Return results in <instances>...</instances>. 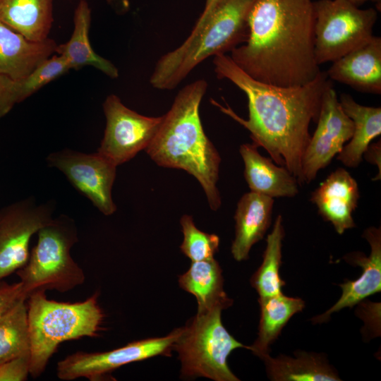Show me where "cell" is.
<instances>
[{"label": "cell", "mask_w": 381, "mask_h": 381, "mask_svg": "<svg viewBox=\"0 0 381 381\" xmlns=\"http://www.w3.org/2000/svg\"><path fill=\"white\" fill-rule=\"evenodd\" d=\"M212 62L217 78L231 81L246 94L248 119L241 118L228 104H212L246 128L253 144L303 184L301 164L311 136L309 127L317 121L323 92L332 83L326 71L306 85L284 87L253 79L225 54L214 56Z\"/></svg>", "instance_id": "obj_1"}, {"label": "cell", "mask_w": 381, "mask_h": 381, "mask_svg": "<svg viewBox=\"0 0 381 381\" xmlns=\"http://www.w3.org/2000/svg\"><path fill=\"white\" fill-rule=\"evenodd\" d=\"M248 22V39L230 57L251 78L291 87L322 71L315 58L312 0H257Z\"/></svg>", "instance_id": "obj_2"}, {"label": "cell", "mask_w": 381, "mask_h": 381, "mask_svg": "<svg viewBox=\"0 0 381 381\" xmlns=\"http://www.w3.org/2000/svg\"><path fill=\"white\" fill-rule=\"evenodd\" d=\"M199 79L181 88L151 143L145 149L159 166L179 169L200 183L212 210L221 206L217 187L221 158L206 135L200 117V105L207 90Z\"/></svg>", "instance_id": "obj_3"}, {"label": "cell", "mask_w": 381, "mask_h": 381, "mask_svg": "<svg viewBox=\"0 0 381 381\" xmlns=\"http://www.w3.org/2000/svg\"><path fill=\"white\" fill-rule=\"evenodd\" d=\"M257 0H219L201 28L162 55L150 78L155 89L176 88L201 62L231 52L248 37V16Z\"/></svg>", "instance_id": "obj_4"}, {"label": "cell", "mask_w": 381, "mask_h": 381, "mask_svg": "<svg viewBox=\"0 0 381 381\" xmlns=\"http://www.w3.org/2000/svg\"><path fill=\"white\" fill-rule=\"evenodd\" d=\"M97 294L85 301L64 303L47 299L45 291L32 293L28 300L30 339V374L39 377L63 341L83 337H95L104 313L98 305Z\"/></svg>", "instance_id": "obj_5"}, {"label": "cell", "mask_w": 381, "mask_h": 381, "mask_svg": "<svg viewBox=\"0 0 381 381\" xmlns=\"http://www.w3.org/2000/svg\"><path fill=\"white\" fill-rule=\"evenodd\" d=\"M37 234L28 262L16 271L26 298L38 290L64 293L83 284V270L71 255L78 241L75 222L61 215L53 218Z\"/></svg>", "instance_id": "obj_6"}, {"label": "cell", "mask_w": 381, "mask_h": 381, "mask_svg": "<svg viewBox=\"0 0 381 381\" xmlns=\"http://www.w3.org/2000/svg\"><path fill=\"white\" fill-rule=\"evenodd\" d=\"M220 308L197 313L187 322L175 341L173 349L181 361L184 378L203 377L215 381H238L230 370L227 358L238 348L246 346L237 341L222 324Z\"/></svg>", "instance_id": "obj_7"}, {"label": "cell", "mask_w": 381, "mask_h": 381, "mask_svg": "<svg viewBox=\"0 0 381 381\" xmlns=\"http://www.w3.org/2000/svg\"><path fill=\"white\" fill-rule=\"evenodd\" d=\"M314 52L317 64L333 62L373 36L377 11L359 8L347 0L313 1Z\"/></svg>", "instance_id": "obj_8"}, {"label": "cell", "mask_w": 381, "mask_h": 381, "mask_svg": "<svg viewBox=\"0 0 381 381\" xmlns=\"http://www.w3.org/2000/svg\"><path fill=\"white\" fill-rule=\"evenodd\" d=\"M103 110L106 127L97 152L116 166L145 150L163 121V116H147L128 108L114 94L105 99Z\"/></svg>", "instance_id": "obj_9"}, {"label": "cell", "mask_w": 381, "mask_h": 381, "mask_svg": "<svg viewBox=\"0 0 381 381\" xmlns=\"http://www.w3.org/2000/svg\"><path fill=\"white\" fill-rule=\"evenodd\" d=\"M180 331L181 327L176 328L165 337L135 341L108 351H78L58 363L57 376L63 380L79 377L99 380L126 364L157 356H170Z\"/></svg>", "instance_id": "obj_10"}, {"label": "cell", "mask_w": 381, "mask_h": 381, "mask_svg": "<svg viewBox=\"0 0 381 381\" xmlns=\"http://www.w3.org/2000/svg\"><path fill=\"white\" fill-rule=\"evenodd\" d=\"M54 208L28 198L0 210V282L28 262L30 239L53 219Z\"/></svg>", "instance_id": "obj_11"}, {"label": "cell", "mask_w": 381, "mask_h": 381, "mask_svg": "<svg viewBox=\"0 0 381 381\" xmlns=\"http://www.w3.org/2000/svg\"><path fill=\"white\" fill-rule=\"evenodd\" d=\"M317 128L302 158L303 183L312 182L343 149L353 133L352 120L344 111L332 83L323 92Z\"/></svg>", "instance_id": "obj_12"}, {"label": "cell", "mask_w": 381, "mask_h": 381, "mask_svg": "<svg viewBox=\"0 0 381 381\" xmlns=\"http://www.w3.org/2000/svg\"><path fill=\"white\" fill-rule=\"evenodd\" d=\"M47 162L61 171L102 214L111 215L116 210L111 190L117 166L107 158L97 152L85 154L64 149L49 154Z\"/></svg>", "instance_id": "obj_13"}, {"label": "cell", "mask_w": 381, "mask_h": 381, "mask_svg": "<svg viewBox=\"0 0 381 381\" xmlns=\"http://www.w3.org/2000/svg\"><path fill=\"white\" fill-rule=\"evenodd\" d=\"M370 246V253L366 256L361 252H353L344 256L345 260L351 265L360 266L362 274L354 281H346L339 286L341 295L339 300L323 314L312 319L314 323H322L328 320L331 315L344 308H352L367 297L381 291V230L370 226L363 234Z\"/></svg>", "instance_id": "obj_14"}, {"label": "cell", "mask_w": 381, "mask_h": 381, "mask_svg": "<svg viewBox=\"0 0 381 381\" xmlns=\"http://www.w3.org/2000/svg\"><path fill=\"white\" fill-rule=\"evenodd\" d=\"M360 198L358 186L343 168L332 172L311 193L310 201L319 214L329 222L339 234L356 226L352 214Z\"/></svg>", "instance_id": "obj_15"}, {"label": "cell", "mask_w": 381, "mask_h": 381, "mask_svg": "<svg viewBox=\"0 0 381 381\" xmlns=\"http://www.w3.org/2000/svg\"><path fill=\"white\" fill-rule=\"evenodd\" d=\"M330 80L360 92L381 93V37L373 36L363 45L332 62L326 71Z\"/></svg>", "instance_id": "obj_16"}, {"label": "cell", "mask_w": 381, "mask_h": 381, "mask_svg": "<svg viewBox=\"0 0 381 381\" xmlns=\"http://www.w3.org/2000/svg\"><path fill=\"white\" fill-rule=\"evenodd\" d=\"M56 47L49 37L41 42L30 41L0 20V74L22 80L55 54Z\"/></svg>", "instance_id": "obj_17"}, {"label": "cell", "mask_w": 381, "mask_h": 381, "mask_svg": "<svg viewBox=\"0 0 381 381\" xmlns=\"http://www.w3.org/2000/svg\"><path fill=\"white\" fill-rule=\"evenodd\" d=\"M273 205L274 198L253 191L241 196L234 215L235 237L231 247L235 260H247L252 246L263 238L271 224Z\"/></svg>", "instance_id": "obj_18"}, {"label": "cell", "mask_w": 381, "mask_h": 381, "mask_svg": "<svg viewBox=\"0 0 381 381\" xmlns=\"http://www.w3.org/2000/svg\"><path fill=\"white\" fill-rule=\"evenodd\" d=\"M244 177L250 191L270 198H293L298 193L297 178L286 167L277 165L258 151L253 143L240 146Z\"/></svg>", "instance_id": "obj_19"}, {"label": "cell", "mask_w": 381, "mask_h": 381, "mask_svg": "<svg viewBox=\"0 0 381 381\" xmlns=\"http://www.w3.org/2000/svg\"><path fill=\"white\" fill-rule=\"evenodd\" d=\"M91 10L85 0H80L74 12V28L66 43L57 44L55 53L63 56L71 69L91 66L111 78L119 77V70L110 61L97 54L89 40Z\"/></svg>", "instance_id": "obj_20"}, {"label": "cell", "mask_w": 381, "mask_h": 381, "mask_svg": "<svg viewBox=\"0 0 381 381\" xmlns=\"http://www.w3.org/2000/svg\"><path fill=\"white\" fill-rule=\"evenodd\" d=\"M339 102L353 123L349 143L337 155V159L347 167H358L371 141L381 134V108L358 104L348 94H341Z\"/></svg>", "instance_id": "obj_21"}, {"label": "cell", "mask_w": 381, "mask_h": 381, "mask_svg": "<svg viewBox=\"0 0 381 381\" xmlns=\"http://www.w3.org/2000/svg\"><path fill=\"white\" fill-rule=\"evenodd\" d=\"M179 284L196 298L197 313L215 308L224 310L232 305L224 290L222 270L214 258L192 262L188 270L179 276Z\"/></svg>", "instance_id": "obj_22"}, {"label": "cell", "mask_w": 381, "mask_h": 381, "mask_svg": "<svg viewBox=\"0 0 381 381\" xmlns=\"http://www.w3.org/2000/svg\"><path fill=\"white\" fill-rule=\"evenodd\" d=\"M294 356L270 354L262 358L267 375L273 381H338L337 370L322 353L296 351Z\"/></svg>", "instance_id": "obj_23"}, {"label": "cell", "mask_w": 381, "mask_h": 381, "mask_svg": "<svg viewBox=\"0 0 381 381\" xmlns=\"http://www.w3.org/2000/svg\"><path fill=\"white\" fill-rule=\"evenodd\" d=\"M54 0H0V20L25 38L41 42L52 27Z\"/></svg>", "instance_id": "obj_24"}, {"label": "cell", "mask_w": 381, "mask_h": 381, "mask_svg": "<svg viewBox=\"0 0 381 381\" xmlns=\"http://www.w3.org/2000/svg\"><path fill=\"white\" fill-rule=\"evenodd\" d=\"M260 318L258 337L249 350L260 358L270 354V346L277 339L290 318L305 308V301L283 293L259 298Z\"/></svg>", "instance_id": "obj_25"}, {"label": "cell", "mask_w": 381, "mask_h": 381, "mask_svg": "<svg viewBox=\"0 0 381 381\" xmlns=\"http://www.w3.org/2000/svg\"><path fill=\"white\" fill-rule=\"evenodd\" d=\"M285 236L282 216L276 218L270 234L267 236L262 262L250 279L252 286L259 298H265L283 293L285 282L280 277L282 242Z\"/></svg>", "instance_id": "obj_26"}, {"label": "cell", "mask_w": 381, "mask_h": 381, "mask_svg": "<svg viewBox=\"0 0 381 381\" xmlns=\"http://www.w3.org/2000/svg\"><path fill=\"white\" fill-rule=\"evenodd\" d=\"M22 298L0 315V363L30 353L28 306Z\"/></svg>", "instance_id": "obj_27"}, {"label": "cell", "mask_w": 381, "mask_h": 381, "mask_svg": "<svg viewBox=\"0 0 381 381\" xmlns=\"http://www.w3.org/2000/svg\"><path fill=\"white\" fill-rule=\"evenodd\" d=\"M180 224L183 234V240L180 246L181 252L191 262L214 258L219 250V237L198 229L190 215L183 214Z\"/></svg>", "instance_id": "obj_28"}, {"label": "cell", "mask_w": 381, "mask_h": 381, "mask_svg": "<svg viewBox=\"0 0 381 381\" xmlns=\"http://www.w3.org/2000/svg\"><path fill=\"white\" fill-rule=\"evenodd\" d=\"M71 69L69 63L61 55L55 53L46 59L26 78L18 80L20 102Z\"/></svg>", "instance_id": "obj_29"}, {"label": "cell", "mask_w": 381, "mask_h": 381, "mask_svg": "<svg viewBox=\"0 0 381 381\" xmlns=\"http://www.w3.org/2000/svg\"><path fill=\"white\" fill-rule=\"evenodd\" d=\"M30 353L0 363V381H23L30 374Z\"/></svg>", "instance_id": "obj_30"}, {"label": "cell", "mask_w": 381, "mask_h": 381, "mask_svg": "<svg viewBox=\"0 0 381 381\" xmlns=\"http://www.w3.org/2000/svg\"><path fill=\"white\" fill-rule=\"evenodd\" d=\"M20 102L19 81L0 74V119Z\"/></svg>", "instance_id": "obj_31"}, {"label": "cell", "mask_w": 381, "mask_h": 381, "mask_svg": "<svg viewBox=\"0 0 381 381\" xmlns=\"http://www.w3.org/2000/svg\"><path fill=\"white\" fill-rule=\"evenodd\" d=\"M22 298L27 300L20 282L13 284L0 282V315Z\"/></svg>", "instance_id": "obj_32"}, {"label": "cell", "mask_w": 381, "mask_h": 381, "mask_svg": "<svg viewBox=\"0 0 381 381\" xmlns=\"http://www.w3.org/2000/svg\"><path fill=\"white\" fill-rule=\"evenodd\" d=\"M363 157L369 163L377 166L379 173L374 180L381 179V144L380 140L370 143L363 153Z\"/></svg>", "instance_id": "obj_33"}, {"label": "cell", "mask_w": 381, "mask_h": 381, "mask_svg": "<svg viewBox=\"0 0 381 381\" xmlns=\"http://www.w3.org/2000/svg\"><path fill=\"white\" fill-rule=\"evenodd\" d=\"M219 0H206L204 9L190 35L195 33L205 22Z\"/></svg>", "instance_id": "obj_34"}, {"label": "cell", "mask_w": 381, "mask_h": 381, "mask_svg": "<svg viewBox=\"0 0 381 381\" xmlns=\"http://www.w3.org/2000/svg\"><path fill=\"white\" fill-rule=\"evenodd\" d=\"M347 1H349V2H351V4L357 6H359L367 1H373V2L376 3L377 5L378 4H380V0H347Z\"/></svg>", "instance_id": "obj_35"}, {"label": "cell", "mask_w": 381, "mask_h": 381, "mask_svg": "<svg viewBox=\"0 0 381 381\" xmlns=\"http://www.w3.org/2000/svg\"><path fill=\"white\" fill-rule=\"evenodd\" d=\"M107 2L110 3V2H112L115 0H106ZM122 1H128V0H122Z\"/></svg>", "instance_id": "obj_36"}]
</instances>
